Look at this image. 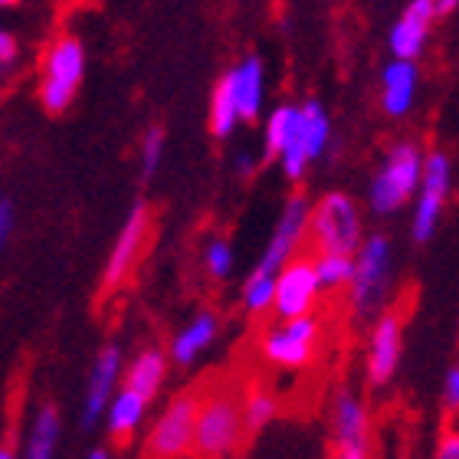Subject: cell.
<instances>
[{
    "instance_id": "obj_4",
    "label": "cell",
    "mask_w": 459,
    "mask_h": 459,
    "mask_svg": "<svg viewBox=\"0 0 459 459\" xmlns=\"http://www.w3.org/2000/svg\"><path fill=\"white\" fill-rule=\"evenodd\" d=\"M86 79V43L76 33H56L39 56V106L63 115Z\"/></svg>"
},
{
    "instance_id": "obj_6",
    "label": "cell",
    "mask_w": 459,
    "mask_h": 459,
    "mask_svg": "<svg viewBox=\"0 0 459 459\" xmlns=\"http://www.w3.org/2000/svg\"><path fill=\"white\" fill-rule=\"evenodd\" d=\"M201 391H181L164 403L144 433V459H187L194 456V430H197Z\"/></svg>"
},
{
    "instance_id": "obj_22",
    "label": "cell",
    "mask_w": 459,
    "mask_h": 459,
    "mask_svg": "<svg viewBox=\"0 0 459 459\" xmlns=\"http://www.w3.org/2000/svg\"><path fill=\"white\" fill-rule=\"evenodd\" d=\"M59 437H63V420L53 403H39L27 423V440H23V456L20 459H56Z\"/></svg>"
},
{
    "instance_id": "obj_12",
    "label": "cell",
    "mask_w": 459,
    "mask_h": 459,
    "mask_svg": "<svg viewBox=\"0 0 459 459\" xmlns=\"http://www.w3.org/2000/svg\"><path fill=\"white\" fill-rule=\"evenodd\" d=\"M322 296H325V289L318 282L316 259H312V253H302V256L292 259L276 276V306H273V316L282 318V322L316 316Z\"/></svg>"
},
{
    "instance_id": "obj_37",
    "label": "cell",
    "mask_w": 459,
    "mask_h": 459,
    "mask_svg": "<svg viewBox=\"0 0 459 459\" xmlns=\"http://www.w3.org/2000/svg\"><path fill=\"white\" fill-rule=\"evenodd\" d=\"M0 459H17V456H13V450H7V446H0Z\"/></svg>"
},
{
    "instance_id": "obj_11",
    "label": "cell",
    "mask_w": 459,
    "mask_h": 459,
    "mask_svg": "<svg viewBox=\"0 0 459 459\" xmlns=\"http://www.w3.org/2000/svg\"><path fill=\"white\" fill-rule=\"evenodd\" d=\"M125 351L122 344H102L96 354V361L89 368V381H86V394H82V403H79V423L82 430H96L99 423L106 420V411L112 397L122 391L125 381Z\"/></svg>"
},
{
    "instance_id": "obj_3",
    "label": "cell",
    "mask_w": 459,
    "mask_h": 459,
    "mask_svg": "<svg viewBox=\"0 0 459 459\" xmlns=\"http://www.w3.org/2000/svg\"><path fill=\"white\" fill-rule=\"evenodd\" d=\"M364 217L361 204L351 194L328 191L318 201H312V217H308V253H338V256H354L364 243Z\"/></svg>"
},
{
    "instance_id": "obj_19",
    "label": "cell",
    "mask_w": 459,
    "mask_h": 459,
    "mask_svg": "<svg viewBox=\"0 0 459 459\" xmlns=\"http://www.w3.org/2000/svg\"><path fill=\"white\" fill-rule=\"evenodd\" d=\"M417 89H420L417 66L413 63H401V59H391L381 73V108L391 118L411 115L413 102H417Z\"/></svg>"
},
{
    "instance_id": "obj_31",
    "label": "cell",
    "mask_w": 459,
    "mask_h": 459,
    "mask_svg": "<svg viewBox=\"0 0 459 459\" xmlns=\"http://www.w3.org/2000/svg\"><path fill=\"white\" fill-rule=\"evenodd\" d=\"M17 59H20L17 33H13V30H7V27H0V76L17 66Z\"/></svg>"
},
{
    "instance_id": "obj_36",
    "label": "cell",
    "mask_w": 459,
    "mask_h": 459,
    "mask_svg": "<svg viewBox=\"0 0 459 459\" xmlns=\"http://www.w3.org/2000/svg\"><path fill=\"white\" fill-rule=\"evenodd\" d=\"M86 459H112V453H108L106 446H96V450H89Z\"/></svg>"
},
{
    "instance_id": "obj_21",
    "label": "cell",
    "mask_w": 459,
    "mask_h": 459,
    "mask_svg": "<svg viewBox=\"0 0 459 459\" xmlns=\"http://www.w3.org/2000/svg\"><path fill=\"white\" fill-rule=\"evenodd\" d=\"M299 142H302V106L282 102V106H276L266 115V125H263V154L279 161Z\"/></svg>"
},
{
    "instance_id": "obj_28",
    "label": "cell",
    "mask_w": 459,
    "mask_h": 459,
    "mask_svg": "<svg viewBox=\"0 0 459 459\" xmlns=\"http://www.w3.org/2000/svg\"><path fill=\"white\" fill-rule=\"evenodd\" d=\"M201 263H204V273H207V276L217 279V282H223V279H230V273H233L237 256H233V247H230L227 239L211 237L207 243H204Z\"/></svg>"
},
{
    "instance_id": "obj_17",
    "label": "cell",
    "mask_w": 459,
    "mask_h": 459,
    "mask_svg": "<svg viewBox=\"0 0 459 459\" xmlns=\"http://www.w3.org/2000/svg\"><path fill=\"white\" fill-rule=\"evenodd\" d=\"M217 335H221V318L213 316L211 308H204V312L187 318V322L174 332L171 344H168V358H171V364H178V368H191V364L217 342Z\"/></svg>"
},
{
    "instance_id": "obj_7",
    "label": "cell",
    "mask_w": 459,
    "mask_h": 459,
    "mask_svg": "<svg viewBox=\"0 0 459 459\" xmlns=\"http://www.w3.org/2000/svg\"><path fill=\"white\" fill-rule=\"evenodd\" d=\"M322 348V318H276L273 325H266L259 332L256 351L269 368L279 371H302L318 358Z\"/></svg>"
},
{
    "instance_id": "obj_32",
    "label": "cell",
    "mask_w": 459,
    "mask_h": 459,
    "mask_svg": "<svg viewBox=\"0 0 459 459\" xmlns=\"http://www.w3.org/2000/svg\"><path fill=\"white\" fill-rule=\"evenodd\" d=\"M443 407H446V420L459 417V364L450 368L446 384H443Z\"/></svg>"
},
{
    "instance_id": "obj_26",
    "label": "cell",
    "mask_w": 459,
    "mask_h": 459,
    "mask_svg": "<svg viewBox=\"0 0 459 459\" xmlns=\"http://www.w3.org/2000/svg\"><path fill=\"white\" fill-rule=\"evenodd\" d=\"M239 306L253 318L273 312V306H276V279L263 276V273H249L243 289H239Z\"/></svg>"
},
{
    "instance_id": "obj_29",
    "label": "cell",
    "mask_w": 459,
    "mask_h": 459,
    "mask_svg": "<svg viewBox=\"0 0 459 459\" xmlns=\"http://www.w3.org/2000/svg\"><path fill=\"white\" fill-rule=\"evenodd\" d=\"M164 161V128L161 125H152V128H144L142 142H138V164H142V178L144 181H152L158 168Z\"/></svg>"
},
{
    "instance_id": "obj_14",
    "label": "cell",
    "mask_w": 459,
    "mask_h": 459,
    "mask_svg": "<svg viewBox=\"0 0 459 459\" xmlns=\"http://www.w3.org/2000/svg\"><path fill=\"white\" fill-rule=\"evenodd\" d=\"M437 17H443L440 4H430V0H413L411 7L394 20L391 37H387L394 59H401V63H413V59L420 56L423 49H427V39H430L433 20Z\"/></svg>"
},
{
    "instance_id": "obj_15",
    "label": "cell",
    "mask_w": 459,
    "mask_h": 459,
    "mask_svg": "<svg viewBox=\"0 0 459 459\" xmlns=\"http://www.w3.org/2000/svg\"><path fill=\"white\" fill-rule=\"evenodd\" d=\"M233 102H237L239 122H256L263 115V102H266V66L259 56L239 59L237 66L223 73Z\"/></svg>"
},
{
    "instance_id": "obj_20",
    "label": "cell",
    "mask_w": 459,
    "mask_h": 459,
    "mask_svg": "<svg viewBox=\"0 0 459 459\" xmlns=\"http://www.w3.org/2000/svg\"><path fill=\"white\" fill-rule=\"evenodd\" d=\"M148 407H152V401H144L142 394L122 387V391L112 397V403H108V411H106V420H102L108 440L132 443L134 437H138V430L144 427V420H148Z\"/></svg>"
},
{
    "instance_id": "obj_33",
    "label": "cell",
    "mask_w": 459,
    "mask_h": 459,
    "mask_svg": "<svg viewBox=\"0 0 459 459\" xmlns=\"http://www.w3.org/2000/svg\"><path fill=\"white\" fill-rule=\"evenodd\" d=\"M13 204L10 201H0V253H4V247L10 243V237H13Z\"/></svg>"
},
{
    "instance_id": "obj_9",
    "label": "cell",
    "mask_w": 459,
    "mask_h": 459,
    "mask_svg": "<svg viewBox=\"0 0 459 459\" xmlns=\"http://www.w3.org/2000/svg\"><path fill=\"white\" fill-rule=\"evenodd\" d=\"M403 351V308L391 306L384 316H377L368 328L364 342V381L368 387L381 391L397 377Z\"/></svg>"
},
{
    "instance_id": "obj_23",
    "label": "cell",
    "mask_w": 459,
    "mask_h": 459,
    "mask_svg": "<svg viewBox=\"0 0 459 459\" xmlns=\"http://www.w3.org/2000/svg\"><path fill=\"white\" fill-rule=\"evenodd\" d=\"M328 144H332V118H328L325 106H318L316 99L302 102V148L306 154L318 161L328 152Z\"/></svg>"
},
{
    "instance_id": "obj_35",
    "label": "cell",
    "mask_w": 459,
    "mask_h": 459,
    "mask_svg": "<svg viewBox=\"0 0 459 459\" xmlns=\"http://www.w3.org/2000/svg\"><path fill=\"white\" fill-rule=\"evenodd\" d=\"M237 171L239 174H253V171H256V158H253L249 152H239L237 154Z\"/></svg>"
},
{
    "instance_id": "obj_34",
    "label": "cell",
    "mask_w": 459,
    "mask_h": 459,
    "mask_svg": "<svg viewBox=\"0 0 459 459\" xmlns=\"http://www.w3.org/2000/svg\"><path fill=\"white\" fill-rule=\"evenodd\" d=\"M328 459H371V446H338V443H332Z\"/></svg>"
},
{
    "instance_id": "obj_18",
    "label": "cell",
    "mask_w": 459,
    "mask_h": 459,
    "mask_svg": "<svg viewBox=\"0 0 459 459\" xmlns=\"http://www.w3.org/2000/svg\"><path fill=\"white\" fill-rule=\"evenodd\" d=\"M168 368H171L168 351L158 348V344H144L142 351H134L132 361L125 364L122 387L142 394L144 401H154V397L161 394L164 381H168Z\"/></svg>"
},
{
    "instance_id": "obj_2",
    "label": "cell",
    "mask_w": 459,
    "mask_h": 459,
    "mask_svg": "<svg viewBox=\"0 0 459 459\" xmlns=\"http://www.w3.org/2000/svg\"><path fill=\"white\" fill-rule=\"evenodd\" d=\"M243 401L233 387H207L201 391L197 430H194V459H233L247 443Z\"/></svg>"
},
{
    "instance_id": "obj_25",
    "label": "cell",
    "mask_w": 459,
    "mask_h": 459,
    "mask_svg": "<svg viewBox=\"0 0 459 459\" xmlns=\"http://www.w3.org/2000/svg\"><path fill=\"white\" fill-rule=\"evenodd\" d=\"M316 259V273H318V282L325 292L332 296H342L351 289V279H354V256H338V253H312Z\"/></svg>"
},
{
    "instance_id": "obj_30",
    "label": "cell",
    "mask_w": 459,
    "mask_h": 459,
    "mask_svg": "<svg viewBox=\"0 0 459 459\" xmlns=\"http://www.w3.org/2000/svg\"><path fill=\"white\" fill-rule=\"evenodd\" d=\"M433 459H459V417L443 423L437 446H433Z\"/></svg>"
},
{
    "instance_id": "obj_27",
    "label": "cell",
    "mask_w": 459,
    "mask_h": 459,
    "mask_svg": "<svg viewBox=\"0 0 459 459\" xmlns=\"http://www.w3.org/2000/svg\"><path fill=\"white\" fill-rule=\"evenodd\" d=\"M207 122H211L213 138H230V134L237 132V125H239L237 102H233V92H230L227 79H223V76L217 79V86H213L211 115H207Z\"/></svg>"
},
{
    "instance_id": "obj_1",
    "label": "cell",
    "mask_w": 459,
    "mask_h": 459,
    "mask_svg": "<svg viewBox=\"0 0 459 459\" xmlns=\"http://www.w3.org/2000/svg\"><path fill=\"white\" fill-rule=\"evenodd\" d=\"M423 168H427V148L413 138H397L384 152L381 168L374 171L371 187H368V204L377 217H394L407 204L417 201L423 184Z\"/></svg>"
},
{
    "instance_id": "obj_10",
    "label": "cell",
    "mask_w": 459,
    "mask_h": 459,
    "mask_svg": "<svg viewBox=\"0 0 459 459\" xmlns=\"http://www.w3.org/2000/svg\"><path fill=\"white\" fill-rule=\"evenodd\" d=\"M453 187V161L450 154L440 148L427 152V168H423V184L420 194L413 201V221H411V237L417 243H430V237L440 227L443 207L450 201Z\"/></svg>"
},
{
    "instance_id": "obj_8",
    "label": "cell",
    "mask_w": 459,
    "mask_h": 459,
    "mask_svg": "<svg viewBox=\"0 0 459 459\" xmlns=\"http://www.w3.org/2000/svg\"><path fill=\"white\" fill-rule=\"evenodd\" d=\"M308 217H312V201L306 194H289V201L282 204V213L276 221V230H273V237H269L253 273L276 279L292 259L302 256L308 249Z\"/></svg>"
},
{
    "instance_id": "obj_16",
    "label": "cell",
    "mask_w": 459,
    "mask_h": 459,
    "mask_svg": "<svg viewBox=\"0 0 459 459\" xmlns=\"http://www.w3.org/2000/svg\"><path fill=\"white\" fill-rule=\"evenodd\" d=\"M332 443L371 446V411L351 387H342L332 401Z\"/></svg>"
},
{
    "instance_id": "obj_13",
    "label": "cell",
    "mask_w": 459,
    "mask_h": 459,
    "mask_svg": "<svg viewBox=\"0 0 459 459\" xmlns=\"http://www.w3.org/2000/svg\"><path fill=\"white\" fill-rule=\"evenodd\" d=\"M148 237H152V211H148V204L138 201V204H132V211H128L112 249H108L106 269H102V289H106V292L118 289L122 282H128L132 269L138 266V259H142Z\"/></svg>"
},
{
    "instance_id": "obj_5",
    "label": "cell",
    "mask_w": 459,
    "mask_h": 459,
    "mask_svg": "<svg viewBox=\"0 0 459 459\" xmlns=\"http://www.w3.org/2000/svg\"><path fill=\"white\" fill-rule=\"evenodd\" d=\"M387 296H391V239L384 233H371L354 253V279L351 289L344 292V302L354 318L374 322L391 308Z\"/></svg>"
},
{
    "instance_id": "obj_24",
    "label": "cell",
    "mask_w": 459,
    "mask_h": 459,
    "mask_svg": "<svg viewBox=\"0 0 459 459\" xmlns=\"http://www.w3.org/2000/svg\"><path fill=\"white\" fill-rule=\"evenodd\" d=\"M239 401H243V423H247V433L266 430L269 423L279 417L276 394L269 391V387H263V384L247 387V391L239 394Z\"/></svg>"
}]
</instances>
